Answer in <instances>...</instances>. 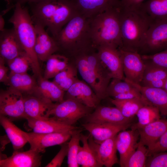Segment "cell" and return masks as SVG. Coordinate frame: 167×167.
<instances>
[{
	"instance_id": "obj_16",
	"label": "cell",
	"mask_w": 167,
	"mask_h": 167,
	"mask_svg": "<svg viewBox=\"0 0 167 167\" xmlns=\"http://www.w3.org/2000/svg\"><path fill=\"white\" fill-rule=\"evenodd\" d=\"M71 99L89 107L96 108L100 101L91 87L78 79L65 94L64 99Z\"/></svg>"
},
{
	"instance_id": "obj_50",
	"label": "cell",
	"mask_w": 167,
	"mask_h": 167,
	"mask_svg": "<svg viewBox=\"0 0 167 167\" xmlns=\"http://www.w3.org/2000/svg\"><path fill=\"white\" fill-rule=\"evenodd\" d=\"M5 24V21L3 15H0V31L3 30Z\"/></svg>"
},
{
	"instance_id": "obj_49",
	"label": "cell",
	"mask_w": 167,
	"mask_h": 167,
	"mask_svg": "<svg viewBox=\"0 0 167 167\" xmlns=\"http://www.w3.org/2000/svg\"><path fill=\"white\" fill-rule=\"evenodd\" d=\"M7 3V9L11 10L14 7L15 4L13 3H15V0H4Z\"/></svg>"
},
{
	"instance_id": "obj_48",
	"label": "cell",
	"mask_w": 167,
	"mask_h": 167,
	"mask_svg": "<svg viewBox=\"0 0 167 167\" xmlns=\"http://www.w3.org/2000/svg\"><path fill=\"white\" fill-rule=\"evenodd\" d=\"M44 0H15V4L16 2H18L23 5L26 3H29L32 2H36Z\"/></svg>"
},
{
	"instance_id": "obj_36",
	"label": "cell",
	"mask_w": 167,
	"mask_h": 167,
	"mask_svg": "<svg viewBox=\"0 0 167 167\" xmlns=\"http://www.w3.org/2000/svg\"><path fill=\"white\" fill-rule=\"evenodd\" d=\"M82 130L80 128L75 129L72 131L70 140L68 143L67 165L69 167H78L77 157L80 146V135Z\"/></svg>"
},
{
	"instance_id": "obj_5",
	"label": "cell",
	"mask_w": 167,
	"mask_h": 167,
	"mask_svg": "<svg viewBox=\"0 0 167 167\" xmlns=\"http://www.w3.org/2000/svg\"><path fill=\"white\" fill-rule=\"evenodd\" d=\"M120 21L121 48L138 52L152 21L139 7L135 10L120 9Z\"/></svg>"
},
{
	"instance_id": "obj_27",
	"label": "cell",
	"mask_w": 167,
	"mask_h": 167,
	"mask_svg": "<svg viewBox=\"0 0 167 167\" xmlns=\"http://www.w3.org/2000/svg\"><path fill=\"white\" fill-rule=\"evenodd\" d=\"M65 92L53 81L45 79L42 76L38 78L36 87L32 94L56 103L64 100Z\"/></svg>"
},
{
	"instance_id": "obj_47",
	"label": "cell",
	"mask_w": 167,
	"mask_h": 167,
	"mask_svg": "<svg viewBox=\"0 0 167 167\" xmlns=\"http://www.w3.org/2000/svg\"><path fill=\"white\" fill-rule=\"evenodd\" d=\"M1 144L2 147L1 148V150L2 151L4 150L5 146L9 142H10L7 136H2L0 138Z\"/></svg>"
},
{
	"instance_id": "obj_37",
	"label": "cell",
	"mask_w": 167,
	"mask_h": 167,
	"mask_svg": "<svg viewBox=\"0 0 167 167\" xmlns=\"http://www.w3.org/2000/svg\"><path fill=\"white\" fill-rule=\"evenodd\" d=\"M148 150L139 141L135 150L127 160L125 167H144L148 156Z\"/></svg>"
},
{
	"instance_id": "obj_24",
	"label": "cell",
	"mask_w": 167,
	"mask_h": 167,
	"mask_svg": "<svg viewBox=\"0 0 167 167\" xmlns=\"http://www.w3.org/2000/svg\"><path fill=\"white\" fill-rule=\"evenodd\" d=\"M27 125L33 132L39 133H51L68 131L79 128L70 126L50 117L43 118H28Z\"/></svg>"
},
{
	"instance_id": "obj_8",
	"label": "cell",
	"mask_w": 167,
	"mask_h": 167,
	"mask_svg": "<svg viewBox=\"0 0 167 167\" xmlns=\"http://www.w3.org/2000/svg\"><path fill=\"white\" fill-rule=\"evenodd\" d=\"M139 49L155 54L167 49V19L152 22Z\"/></svg>"
},
{
	"instance_id": "obj_10",
	"label": "cell",
	"mask_w": 167,
	"mask_h": 167,
	"mask_svg": "<svg viewBox=\"0 0 167 167\" xmlns=\"http://www.w3.org/2000/svg\"><path fill=\"white\" fill-rule=\"evenodd\" d=\"M73 130L45 133L24 131V134L30 145V148L35 149L40 153H44L47 147L61 145L67 142L71 138Z\"/></svg>"
},
{
	"instance_id": "obj_35",
	"label": "cell",
	"mask_w": 167,
	"mask_h": 167,
	"mask_svg": "<svg viewBox=\"0 0 167 167\" xmlns=\"http://www.w3.org/2000/svg\"><path fill=\"white\" fill-rule=\"evenodd\" d=\"M78 79L77 68L69 64L55 76L53 82L62 90L66 92Z\"/></svg>"
},
{
	"instance_id": "obj_51",
	"label": "cell",
	"mask_w": 167,
	"mask_h": 167,
	"mask_svg": "<svg viewBox=\"0 0 167 167\" xmlns=\"http://www.w3.org/2000/svg\"><path fill=\"white\" fill-rule=\"evenodd\" d=\"M163 88L167 92V78L165 81Z\"/></svg>"
},
{
	"instance_id": "obj_41",
	"label": "cell",
	"mask_w": 167,
	"mask_h": 167,
	"mask_svg": "<svg viewBox=\"0 0 167 167\" xmlns=\"http://www.w3.org/2000/svg\"><path fill=\"white\" fill-rule=\"evenodd\" d=\"M150 156H151L147 159L146 167H167V152L155 153Z\"/></svg>"
},
{
	"instance_id": "obj_31",
	"label": "cell",
	"mask_w": 167,
	"mask_h": 167,
	"mask_svg": "<svg viewBox=\"0 0 167 167\" xmlns=\"http://www.w3.org/2000/svg\"><path fill=\"white\" fill-rule=\"evenodd\" d=\"M139 7L152 22L167 19V0H148Z\"/></svg>"
},
{
	"instance_id": "obj_19",
	"label": "cell",
	"mask_w": 167,
	"mask_h": 167,
	"mask_svg": "<svg viewBox=\"0 0 167 167\" xmlns=\"http://www.w3.org/2000/svg\"><path fill=\"white\" fill-rule=\"evenodd\" d=\"M131 123L117 124L109 123L86 122L82 126L88 131L94 141L100 143L116 136L120 132L131 126Z\"/></svg>"
},
{
	"instance_id": "obj_1",
	"label": "cell",
	"mask_w": 167,
	"mask_h": 167,
	"mask_svg": "<svg viewBox=\"0 0 167 167\" xmlns=\"http://www.w3.org/2000/svg\"><path fill=\"white\" fill-rule=\"evenodd\" d=\"M28 4L33 22L46 28L54 39L68 21L79 13L73 0H44Z\"/></svg>"
},
{
	"instance_id": "obj_4",
	"label": "cell",
	"mask_w": 167,
	"mask_h": 167,
	"mask_svg": "<svg viewBox=\"0 0 167 167\" xmlns=\"http://www.w3.org/2000/svg\"><path fill=\"white\" fill-rule=\"evenodd\" d=\"M89 27L95 48L101 45L117 48L122 47L119 8L110 9L89 19Z\"/></svg>"
},
{
	"instance_id": "obj_18",
	"label": "cell",
	"mask_w": 167,
	"mask_h": 167,
	"mask_svg": "<svg viewBox=\"0 0 167 167\" xmlns=\"http://www.w3.org/2000/svg\"><path fill=\"white\" fill-rule=\"evenodd\" d=\"M95 110L85 117L86 122L109 123L117 124L130 123L116 107L98 106Z\"/></svg>"
},
{
	"instance_id": "obj_33",
	"label": "cell",
	"mask_w": 167,
	"mask_h": 167,
	"mask_svg": "<svg viewBox=\"0 0 167 167\" xmlns=\"http://www.w3.org/2000/svg\"><path fill=\"white\" fill-rule=\"evenodd\" d=\"M47 59L43 78L45 79L54 78L69 64V59L66 55L56 54Z\"/></svg>"
},
{
	"instance_id": "obj_28",
	"label": "cell",
	"mask_w": 167,
	"mask_h": 167,
	"mask_svg": "<svg viewBox=\"0 0 167 167\" xmlns=\"http://www.w3.org/2000/svg\"><path fill=\"white\" fill-rule=\"evenodd\" d=\"M0 122L15 151L21 149L28 142L24 132L7 117L0 115Z\"/></svg>"
},
{
	"instance_id": "obj_3",
	"label": "cell",
	"mask_w": 167,
	"mask_h": 167,
	"mask_svg": "<svg viewBox=\"0 0 167 167\" xmlns=\"http://www.w3.org/2000/svg\"><path fill=\"white\" fill-rule=\"evenodd\" d=\"M14 8V13L8 22L13 25L23 49L31 61L34 74L39 78L42 76L39 61L35 50L36 33L34 23L26 7L16 2Z\"/></svg>"
},
{
	"instance_id": "obj_11",
	"label": "cell",
	"mask_w": 167,
	"mask_h": 167,
	"mask_svg": "<svg viewBox=\"0 0 167 167\" xmlns=\"http://www.w3.org/2000/svg\"><path fill=\"white\" fill-rule=\"evenodd\" d=\"M77 69L81 77L92 88L101 101L108 96V84L102 81L97 75L88 62L85 53L76 57Z\"/></svg>"
},
{
	"instance_id": "obj_43",
	"label": "cell",
	"mask_w": 167,
	"mask_h": 167,
	"mask_svg": "<svg viewBox=\"0 0 167 167\" xmlns=\"http://www.w3.org/2000/svg\"><path fill=\"white\" fill-rule=\"evenodd\" d=\"M148 149L149 156L154 153L167 151V131Z\"/></svg>"
},
{
	"instance_id": "obj_25",
	"label": "cell",
	"mask_w": 167,
	"mask_h": 167,
	"mask_svg": "<svg viewBox=\"0 0 167 167\" xmlns=\"http://www.w3.org/2000/svg\"><path fill=\"white\" fill-rule=\"evenodd\" d=\"M137 130L139 142L148 148L167 131V119L160 118Z\"/></svg>"
},
{
	"instance_id": "obj_17",
	"label": "cell",
	"mask_w": 167,
	"mask_h": 167,
	"mask_svg": "<svg viewBox=\"0 0 167 167\" xmlns=\"http://www.w3.org/2000/svg\"><path fill=\"white\" fill-rule=\"evenodd\" d=\"M139 137L137 130L122 131L116 135V143L117 149L120 155L119 164L125 167L130 156L136 149Z\"/></svg>"
},
{
	"instance_id": "obj_12",
	"label": "cell",
	"mask_w": 167,
	"mask_h": 167,
	"mask_svg": "<svg viewBox=\"0 0 167 167\" xmlns=\"http://www.w3.org/2000/svg\"><path fill=\"white\" fill-rule=\"evenodd\" d=\"M96 49L101 63L111 78L124 80L122 63L118 48L109 45H101Z\"/></svg>"
},
{
	"instance_id": "obj_30",
	"label": "cell",
	"mask_w": 167,
	"mask_h": 167,
	"mask_svg": "<svg viewBox=\"0 0 167 167\" xmlns=\"http://www.w3.org/2000/svg\"><path fill=\"white\" fill-rule=\"evenodd\" d=\"M89 135L81 133L80 141L82 146L79 147L77 157V162L82 167H101L95 153L90 147L88 141Z\"/></svg>"
},
{
	"instance_id": "obj_44",
	"label": "cell",
	"mask_w": 167,
	"mask_h": 167,
	"mask_svg": "<svg viewBox=\"0 0 167 167\" xmlns=\"http://www.w3.org/2000/svg\"><path fill=\"white\" fill-rule=\"evenodd\" d=\"M113 99L118 100H126L136 98H142V95L135 87L134 88L125 92L118 94L113 97Z\"/></svg>"
},
{
	"instance_id": "obj_26",
	"label": "cell",
	"mask_w": 167,
	"mask_h": 167,
	"mask_svg": "<svg viewBox=\"0 0 167 167\" xmlns=\"http://www.w3.org/2000/svg\"><path fill=\"white\" fill-rule=\"evenodd\" d=\"M144 61L146 66L140 84L144 86L163 88L167 78V69L149 61Z\"/></svg>"
},
{
	"instance_id": "obj_45",
	"label": "cell",
	"mask_w": 167,
	"mask_h": 167,
	"mask_svg": "<svg viewBox=\"0 0 167 167\" xmlns=\"http://www.w3.org/2000/svg\"><path fill=\"white\" fill-rule=\"evenodd\" d=\"M144 0H120V8L122 10H135L139 8Z\"/></svg>"
},
{
	"instance_id": "obj_9",
	"label": "cell",
	"mask_w": 167,
	"mask_h": 167,
	"mask_svg": "<svg viewBox=\"0 0 167 167\" xmlns=\"http://www.w3.org/2000/svg\"><path fill=\"white\" fill-rule=\"evenodd\" d=\"M126 79L140 84L145 69V63L137 51L119 47L118 48Z\"/></svg>"
},
{
	"instance_id": "obj_7",
	"label": "cell",
	"mask_w": 167,
	"mask_h": 167,
	"mask_svg": "<svg viewBox=\"0 0 167 167\" xmlns=\"http://www.w3.org/2000/svg\"><path fill=\"white\" fill-rule=\"evenodd\" d=\"M0 115L5 116L11 121L25 119L23 95L9 87L0 92Z\"/></svg>"
},
{
	"instance_id": "obj_42",
	"label": "cell",
	"mask_w": 167,
	"mask_h": 167,
	"mask_svg": "<svg viewBox=\"0 0 167 167\" xmlns=\"http://www.w3.org/2000/svg\"><path fill=\"white\" fill-rule=\"evenodd\" d=\"M68 143L61 145L60 150L51 161L46 165V167H59L61 166L63 160L68 153Z\"/></svg>"
},
{
	"instance_id": "obj_32",
	"label": "cell",
	"mask_w": 167,
	"mask_h": 167,
	"mask_svg": "<svg viewBox=\"0 0 167 167\" xmlns=\"http://www.w3.org/2000/svg\"><path fill=\"white\" fill-rule=\"evenodd\" d=\"M111 102L120 111L126 118L131 120L143 105L148 104L143 98L126 100H110Z\"/></svg>"
},
{
	"instance_id": "obj_20",
	"label": "cell",
	"mask_w": 167,
	"mask_h": 167,
	"mask_svg": "<svg viewBox=\"0 0 167 167\" xmlns=\"http://www.w3.org/2000/svg\"><path fill=\"white\" fill-rule=\"evenodd\" d=\"M25 52L13 28L0 31V56L5 62L11 60Z\"/></svg>"
},
{
	"instance_id": "obj_13",
	"label": "cell",
	"mask_w": 167,
	"mask_h": 167,
	"mask_svg": "<svg viewBox=\"0 0 167 167\" xmlns=\"http://www.w3.org/2000/svg\"><path fill=\"white\" fill-rule=\"evenodd\" d=\"M116 135L98 143L94 141L90 134L89 135V143L97 160L102 166L111 167L115 164H119L116 155Z\"/></svg>"
},
{
	"instance_id": "obj_46",
	"label": "cell",
	"mask_w": 167,
	"mask_h": 167,
	"mask_svg": "<svg viewBox=\"0 0 167 167\" xmlns=\"http://www.w3.org/2000/svg\"><path fill=\"white\" fill-rule=\"evenodd\" d=\"M5 60L0 56V82L7 85L9 78L8 72L10 69L5 66Z\"/></svg>"
},
{
	"instance_id": "obj_34",
	"label": "cell",
	"mask_w": 167,
	"mask_h": 167,
	"mask_svg": "<svg viewBox=\"0 0 167 167\" xmlns=\"http://www.w3.org/2000/svg\"><path fill=\"white\" fill-rule=\"evenodd\" d=\"M160 113L156 106L149 104L143 105L136 114L138 122L131 126L133 130H138L161 118Z\"/></svg>"
},
{
	"instance_id": "obj_22",
	"label": "cell",
	"mask_w": 167,
	"mask_h": 167,
	"mask_svg": "<svg viewBox=\"0 0 167 167\" xmlns=\"http://www.w3.org/2000/svg\"><path fill=\"white\" fill-rule=\"evenodd\" d=\"M124 80L137 88L148 104L156 107L162 115H167V92L163 88L144 86L129 81L125 78Z\"/></svg>"
},
{
	"instance_id": "obj_29",
	"label": "cell",
	"mask_w": 167,
	"mask_h": 167,
	"mask_svg": "<svg viewBox=\"0 0 167 167\" xmlns=\"http://www.w3.org/2000/svg\"><path fill=\"white\" fill-rule=\"evenodd\" d=\"M7 85L21 92L23 95L32 94L37 83L27 73L10 72Z\"/></svg>"
},
{
	"instance_id": "obj_15",
	"label": "cell",
	"mask_w": 167,
	"mask_h": 167,
	"mask_svg": "<svg viewBox=\"0 0 167 167\" xmlns=\"http://www.w3.org/2000/svg\"><path fill=\"white\" fill-rule=\"evenodd\" d=\"M40 153L31 148L23 152L14 150L11 156L0 159V167H41L42 156Z\"/></svg>"
},
{
	"instance_id": "obj_23",
	"label": "cell",
	"mask_w": 167,
	"mask_h": 167,
	"mask_svg": "<svg viewBox=\"0 0 167 167\" xmlns=\"http://www.w3.org/2000/svg\"><path fill=\"white\" fill-rule=\"evenodd\" d=\"M25 118H47L54 103L34 95H23Z\"/></svg>"
},
{
	"instance_id": "obj_6",
	"label": "cell",
	"mask_w": 167,
	"mask_h": 167,
	"mask_svg": "<svg viewBox=\"0 0 167 167\" xmlns=\"http://www.w3.org/2000/svg\"><path fill=\"white\" fill-rule=\"evenodd\" d=\"M92 109L74 100L65 99L60 102L54 103L46 117L74 126L79 119L90 113Z\"/></svg>"
},
{
	"instance_id": "obj_21",
	"label": "cell",
	"mask_w": 167,
	"mask_h": 167,
	"mask_svg": "<svg viewBox=\"0 0 167 167\" xmlns=\"http://www.w3.org/2000/svg\"><path fill=\"white\" fill-rule=\"evenodd\" d=\"M79 13L90 19L111 9L119 8L120 0H73Z\"/></svg>"
},
{
	"instance_id": "obj_2",
	"label": "cell",
	"mask_w": 167,
	"mask_h": 167,
	"mask_svg": "<svg viewBox=\"0 0 167 167\" xmlns=\"http://www.w3.org/2000/svg\"><path fill=\"white\" fill-rule=\"evenodd\" d=\"M59 50L62 48L76 56L94 47L91 39L89 19L79 13L64 26L55 38Z\"/></svg>"
},
{
	"instance_id": "obj_39",
	"label": "cell",
	"mask_w": 167,
	"mask_h": 167,
	"mask_svg": "<svg viewBox=\"0 0 167 167\" xmlns=\"http://www.w3.org/2000/svg\"><path fill=\"white\" fill-rule=\"evenodd\" d=\"M118 79L113 78L109 83L107 88L108 96L113 97L119 94L131 90L135 87L130 83L124 80Z\"/></svg>"
},
{
	"instance_id": "obj_40",
	"label": "cell",
	"mask_w": 167,
	"mask_h": 167,
	"mask_svg": "<svg viewBox=\"0 0 167 167\" xmlns=\"http://www.w3.org/2000/svg\"><path fill=\"white\" fill-rule=\"evenodd\" d=\"M141 56L143 60L167 69V49L154 54Z\"/></svg>"
},
{
	"instance_id": "obj_14",
	"label": "cell",
	"mask_w": 167,
	"mask_h": 167,
	"mask_svg": "<svg viewBox=\"0 0 167 167\" xmlns=\"http://www.w3.org/2000/svg\"><path fill=\"white\" fill-rule=\"evenodd\" d=\"M33 23L36 33L35 52L39 61L45 62L49 56L59 51V48L55 39L48 34L43 26Z\"/></svg>"
},
{
	"instance_id": "obj_38",
	"label": "cell",
	"mask_w": 167,
	"mask_h": 167,
	"mask_svg": "<svg viewBox=\"0 0 167 167\" xmlns=\"http://www.w3.org/2000/svg\"><path fill=\"white\" fill-rule=\"evenodd\" d=\"M10 72L15 73H27L32 68L31 61L25 52H24L13 59L7 62Z\"/></svg>"
}]
</instances>
